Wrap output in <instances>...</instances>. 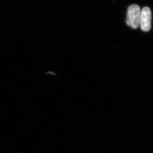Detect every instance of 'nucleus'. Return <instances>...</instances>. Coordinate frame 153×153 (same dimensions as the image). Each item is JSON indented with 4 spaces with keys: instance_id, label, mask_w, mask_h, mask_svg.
I'll return each mask as SVG.
<instances>
[{
    "instance_id": "obj_1",
    "label": "nucleus",
    "mask_w": 153,
    "mask_h": 153,
    "mask_svg": "<svg viewBox=\"0 0 153 153\" xmlns=\"http://www.w3.org/2000/svg\"><path fill=\"white\" fill-rule=\"evenodd\" d=\"M140 15L141 10L139 6L136 4L129 6L128 9L126 19V25L132 29H137L139 26Z\"/></svg>"
},
{
    "instance_id": "obj_2",
    "label": "nucleus",
    "mask_w": 153,
    "mask_h": 153,
    "mask_svg": "<svg viewBox=\"0 0 153 153\" xmlns=\"http://www.w3.org/2000/svg\"><path fill=\"white\" fill-rule=\"evenodd\" d=\"M152 13L149 8L144 7L141 10L140 24V28L144 32H148L151 28Z\"/></svg>"
}]
</instances>
